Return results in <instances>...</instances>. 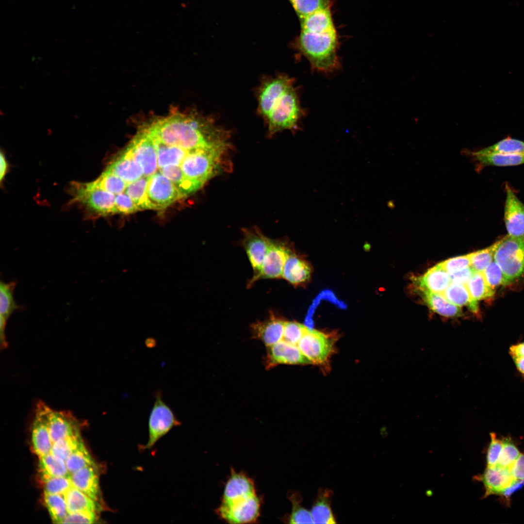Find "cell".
Returning a JSON list of instances; mask_svg holds the SVG:
<instances>
[{
	"label": "cell",
	"mask_w": 524,
	"mask_h": 524,
	"mask_svg": "<svg viewBox=\"0 0 524 524\" xmlns=\"http://www.w3.org/2000/svg\"><path fill=\"white\" fill-rule=\"evenodd\" d=\"M255 94L257 112L266 127L268 136L285 130H299L305 112L294 78L283 73L263 76Z\"/></svg>",
	"instance_id": "obj_1"
},
{
	"label": "cell",
	"mask_w": 524,
	"mask_h": 524,
	"mask_svg": "<svg viewBox=\"0 0 524 524\" xmlns=\"http://www.w3.org/2000/svg\"><path fill=\"white\" fill-rule=\"evenodd\" d=\"M293 47L308 60L312 70L328 73L340 66L337 54L339 40L336 30L322 33L301 31Z\"/></svg>",
	"instance_id": "obj_2"
},
{
	"label": "cell",
	"mask_w": 524,
	"mask_h": 524,
	"mask_svg": "<svg viewBox=\"0 0 524 524\" xmlns=\"http://www.w3.org/2000/svg\"><path fill=\"white\" fill-rule=\"evenodd\" d=\"M72 196L71 202L82 206L91 214L107 215L117 213L115 195L98 185L94 181L73 182L68 189Z\"/></svg>",
	"instance_id": "obj_3"
},
{
	"label": "cell",
	"mask_w": 524,
	"mask_h": 524,
	"mask_svg": "<svg viewBox=\"0 0 524 524\" xmlns=\"http://www.w3.org/2000/svg\"><path fill=\"white\" fill-rule=\"evenodd\" d=\"M493 259L501 268L506 284L524 276V238L508 234L495 242Z\"/></svg>",
	"instance_id": "obj_4"
},
{
	"label": "cell",
	"mask_w": 524,
	"mask_h": 524,
	"mask_svg": "<svg viewBox=\"0 0 524 524\" xmlns=\"http://www.w3.org/2000/svg\"><path fill=\"white\" fill-rule=\"evenodd\" d=\"M180 424L171 408L163 399L161 391H157L148 419V439L143 449L152 448L173 427Z\"/></svg>",
	"instance_id": "obj_5"
},
{
	"label": "cell",
	"mask_w": 524,
	"mask_h": 524,
	"mask_svg": "<svg viewBox=\"0 0 524 524\" xmlns=\"http://www.w3.org/2000/svg\"><path fill=\"white\" fill-rule=\"evenodd\" d=\"M261 500L255 494L230 502H222L216 512L221 518L230 524L252 523L260 515Z\"/></svg>",
	"instance_id": "obj_6"
},
{
	"label": "cell",
	"mask_w": 524,
	"mask_h": 524,
	"mask_svg": "<svg viewBox=\"0 0 524 524\" xmlns=\"http://www.w3.org/2000/svg\"><path fill=\"white\" fill-rule=\"evenodd\" d=\"M126 149L141 166L143 175L149 177L157 169V154L154 143L141 125Z\"/></svg>",
	"instance_id": "obj_7"
},
{
	"label": "cell",
	"mask_w": 524,
	"mask_h": 524,
	"mask_svg": "<svg viewBox=\"0 0 524 524\" xmlns=\"http://www.w3.org/2000/svg\"><path fill=\"white\" fill-rule=\"evenodd\" d=\"M147 196L149 209L162 210L184 197L176 186L161 172L148 177Z\"/></svg>",
	"instance_id": "obj_8"
},
{
	"label": "cell",
	"mask_w": 524,
	"mask_h": 524,
	"mask_svg": "<svg viewBox=\"0 0 524 524\" xmlns=\"http://www.w3.org/2000/svg\"><path fill=\"white\" fill-rule=\"evenodd\" d=\"M333 344V341L328 335L308 328L297 346L311 363L322 364L329 357Z\"/></svg>",
	"instance_id": "obj_9"
},
{
	"label": "cell",
	"mask_w": 524,
	"mask_h": 524,
	"mask_svg": "<svg viewBox=\"0 0 524 524\" xmlns=\"http://www.w3.org/2000/svg\"><path fill=\"white\" fill-rule=\"evenodd\" d=\"M290 252V249L282 241L272 240L260 272L249 280L247 287H251L259 279L281 278L285 263Z\"/></svg>",
	"instance_id": "obj_10"
},
{
	"label": "cell",
	"mask_w": 524,
	"mask_h": 524,
	"mask_svg": "<svg viewBox=\"0 0 524 524\" xmlns=\"http://www.w3.org/2000/svg\"><path fill=\"white\" fill-rule=\"evenodd\" d=\"M242 244L253 270V277L260 271L264 258L272 240L265 236L259 229H243Z\"/></svg>",
	"instance_id": "obj_11"
},
{
	"label": "cell",
	"mask_w": 524,
	"mask_h": 524,
	"mask_svg": "<svg viewBox=\"0 0 524 524\" xmlns=\"http://www.w3.org/2000/svg\"><path fill=\"white\" fill-rule=\"evenodd\" d=\"M505 190L504 219L508 234L524 238V204L507 183Z\"/></svg>",
	"instance_id": "obj_12"
},
{
	"label": "cell",
	"mask_w": 524,
	"mask_h": 524,
	"mask_svg": "<svg viewBox=\"0 0 524 524\" xmlns=\"http://www.w3.org/2000/svg\"><path fill=\"white\" fill-rule=\"evenodd\" d=\"M265 359L267 369L272 368L280 364H305L310 361L305 357L296 345L281 340L268 347Z\"/></svg>",
	"instance_id": "obj_13"
},
{
	"label": "cell",
	"mask_w": 524,
	"mask_h": 524,
	"mask_svg": "<svg viewBox=\"0 0 524 524\" xmlns=\"http://www.w3.org/2000/svg\"><path fill=\"white\" fill-rule=\"evenodd\" d=\"M46 418L52 444L61 439L80 431L78 421L69 412L55 410L47 405Z\"/></svg>",
	"instance_id": "obj_14"
},
{
	"label": "cell",
	"mask_w": 524,
	"mask_h": 524,
	"mask_svg": "<svg viewBox=\"0 0 524 524\" xmlns=\"http://www.w3.org/2000/svg\"><path fill=\"white\" fill-rule=\"evenodd\" d=\"M47 405L39 401L36 406L32 430V442L35 453L39 457L51 452V441L46 418Z\"/></svg>",
	"instance_id": "obj_15"
},
{
	"label": "cell",
	"mask_w": 524,
	"mask_h": 524,
	"mask_svg": "<svg viewBox=\"0 0 524 524\" xmlns=\"http://www.w3.org/2000/svg\"><path fill=\"white\" fill-rule=\"evenodd\" d=\"M285 321L271 311L268 318L257 321L251 326L253 338L261 340L267 347L282 340Z\"/></svg>",
	"instance_id": "obj_16"
},
{
	"label": "cell",
	"mask_w": 524,
	"mask_h": 524,
	"mask_svg": "<svg viewBox=\"0 0 524 524\" xmlns=\"http://www.w3.org/2000/svg\"><path fill=\"white\" fill-rule=\"evenodd\" d=\"M474 478L483 484L485 490L484 498L491 495H499L517 480L512 476L509 469L497 466L487 467L482 474L475 476Z\"/></svg>",
	"instance_id": "obj_17"
},
{
	"label": "cell",
	"mask_w": 524,
	"mask_h": 524,
	"mask_svg": "<svg viewBox=\"0 0 524 524\" xmlns=\"http://www.w3.org/2000/svg\"><path fill=\"white\" fill-rule=\"evenodd\" d=\"M256 494L253 480L246 474L231 470L224 488L222 502H230Z\"/></svg>",
	"instance_id": "obj_18"
},
{
	"label": "cell",
	"mask_w": 524,
	"mask_h": 524,
	"mask_svg": "<svg viewBox=\"0 0 524 524\" xmlns=\"http://www.w3.org/2000/svg\"><path fill=\"white\" fill-rule=\"evenodd\" d=\"M106 169L123 179L127 185L140 179L143 175L141 166L126 149L109 164Z\"/></svg>",
	"instance_id": "obj_19"
},
{
	"label": "cell",
	"mask_w": 524,
	"mask_h": 524,
	"mask_svg": "<svg viewBox=\"0 0 524 524\" xmlns=\"http://www.w3.org/2000/svg\"><path fill=\"white\" fill-rule=\"evenodd\" d=\"M15 281L0 283V343L1 348L7 347L5 330L7 322L14 311L19 309L14 298Z\"/></svg>",
	"instance_id": "obj_20"
},
{
	"label": "cell",
	"mask_w": 524,
	"mask_h": 524,
	"mask_svg": "<svg viewBox=\"0 0 524 524\" xmlns=\"http://www.w3.org/2000/svg\"><path fill=\"white\" fill-rule=\"evenodd\" d=\"M73 486L97 502L99 491V478L96 465L82 468L70 475Z\"/></svg>",
	"instance_id": "obj_21"
},
{
	"label": "cell",
	"mask_w": 524,
	"mask_h": 524,
	"mask_svg": "<svg viewBox=\"0 0 524 524\" xmlns=\"http://www.w3.org/2000/svg\"><path fill=\"white\" fill-rule=\"evenodd\" d=\"M415 281L419 289L437 294L443 292L452 282L449 273L439 263L416 278Z\"/></svg>",
	"instance_id": "obj_22"
},
{
	"label": "cell",
	"mask_w": 524,
	"mask_h": 524,
	"mask_svg": "<svg viewBox=\"0 0 524 524\" xmlns=\"http://www.w3.org/2000/svg\"><path fill=\"white\" fill-rule=\"evenodd\" d=\"M311 274L309 264L291 251L285 263L281 278L296 285L309 279Z\"/></svg>",
	"instance_id": "obj_23"
},
{
	"label": "cell",
	"mask_w": 524,
	"mask_h": 524,
	"mask_svg": "<svg viewBox=\"0 0 524 524\" xmlns=\"http://www.w3.org/2000/svg\"><path fill=\"white\" fill-rule=\"evenodd\" d=\"M300 20L303 31L322 33L336 30L330 7L316 11Z\"/></svg>",
	"instance_id": "obj_24"
},
{
	"label": "cell",
	"mask_w": 524,
	"mask_h": 524,
	"mask_svg": "<svg viewBox=\"0 0 524 524\" xmlns=\"http://www.w3.org/2000/svg\"><path fill=\"white\" fill-rule=\"evenodd\" d=\"M419 290L425 302L433 311L446 317L457 318L462 316L461 309L451 303L441 294Z\"/></svg>",
	"instance_id": "obj_25"
},
{
	"label": "cell",
	"mask_w": 524,
	"mask_h": 524,
	"mask_svg": "<svg viewBox=\"0 0 524 524\" xmlns=\"http://www.w3.org/2000/svg\"><path fill=\"white\" fill-rule=\"evenodd\" d=\"M441 294L455 305L466 306L473 312L478 311V303L473 299L465 284L451 282Z\"/></svg>",
	"instance_id": "obj_26"
},
{
	"label": "cell",
	"mask_w": 524,
	"mask_h": 524,
	"mask_svg": "<svg viewBox=\"0 0 524 524\" xmlns=\"http://www.w3.org/2000/svg\"><path fill=\"white\" fill-rule=\"evenodd\" d=\"M330 494L329 490H319L317 497L311 510L314 523L325 524L336 523L331 508Z\"/></svg>",
	"instance_id": "obj_27"
},
{
	"label": "cell",
	"mask_w": 524,
	"mask_h": 524,
	"mask_svg": "<svg viewBox=\"0 0 524 524\" xmlns=\"http://www.w3.org/2000/svg\"><path fill=\"white\" fill-rule=\"evenodd\" d=\"M480 168L488 166H510L524 164L523 154H475L471 153Z\"/></svg>",
	"instance_id": "obj_28"
},
{
	"label": "cell",
	"mask_w": 524,
	"mask_h": 524,
	"mask_svg": "<svg viewBox=\"0 0 524 524\" xmlns=\"http://www.w3.org/2000/svg\"><path fill=\"white\" fill-rule=\"evenodd\" d=\"M68 513L80 511L96 512L98 510L97 502L74 486L65 494Z\"/></svg>",
	"instance_id": "obj_29"
},
{
	"label": "cell",
	"mask_w": 524,
	"mask_h": 524,
	"mask_svg": "<svg viewBox=\"0 0 524 524\" xmlns=\"http://www.w3.org/2000/svg\"><path fill=\"white\" fill-rule=\"evenodd\" d=\"M39 458V473L41 478L70 476L65 461L56 457L51 452Z\"/></svg>",
	"instance_id": "obj_30"
},
{
	"label": "cell",
	"mask_w": 524,
	"mask_h": 524,
	"mask_svg": "<svg viewBox=\"0 0 524 524\" xmlns=\"http://www.w3.org/2000/svg\"><path fill=\"white\" fill-rule=\"evenodd\" d=\"M475 154H523L524 153V142L508 137L495 144L484 148L480 150L473 152Z\"/></svg>",
	"instance_id": "obj_31"
},
{
	"label": "cell",
	"mask_w": 524,
	"mask_h": 524,
	"mask_svg": "<svg viewBox=\"0 0 524 524\" xmlns=\"http://www.w3.org/2000/svg\"><path fill=\"white\" fill-rule=\"evenodd\" d=\"M83 443L79 431L55 442L52 444L50 452L56 457L66 461L67 458Z\"/></svg>",
	"instance_id": "obj_32"
},
{
	"label": "cell",
	"mask_w": 524,
	"mask_h": 524,
	"mask_svg": "<svg viewBox=\"0 0 524 524\" xmlns=\"http://www.w3.org/2000/svg\"><path fill=\"white\" fill-rule=\"evenodd\" d=\"M148 177L140 179L128 184L126 194L133 200L139 210L149 209L147 196Z\"/></svg>",
	"instance_id": "obj_33"
},
{
	"label": "cell",
	"mask_w": 524,
	"mask_h": 524,
	"mask_svg": "<svg viewBox=\"0 0 524 524\" xmlns=\"http://www.w3.org/2000/svg\"><path fill=\"white\" fill-rule=\"evenodd\" d=\"M466 285L472 297L477 302L494 295L495 291L488 285L482 272H475Z\"/></svg>",
	"instance_id": "obj_34"
},
{
	"label": "cell",
	"mask_w": 524,
	"mask_h": 524,
	"mask_svg": "<svg viewBox=\"0 0 524 524\" xmlns=\"http://www.w3.org/2000/svg\"><path fill=\"white\" fill-rule=\"evenodd\" d=\"M44 500L53 523L61 524L68 514L64 496L44 492Z\"/></svg>",
	"instance_id": "obj_35"
},
{
	"label": "cell",
	"mask_w": 524,
	"mask_h": 524,
	"mask_svg": "<svg viewBox=\"0 0 524 524\" xmlns=\"http://www.w3.org/2000/svg\"><path fill=\"white\" fill-rule=\"evenodd\" d=\"M65 462L70 475L84 467L95 465L84 443L67 458Z\"/></svg>",
	"instance_id": "obj_36"
},
{
	"label": "cell",
	"mask_w": 524,
	"mask_h": 524,
	"mask_svg": "<svg viewBox=\"0 0 524 524\" xmlns=\"http://www.w3.org/2000/svg\"><path fill=\"white\" fill-rule=\"evenodd\" d=\"M94 181L103 189L115 195L123 193L127 185L123 179L106 169Z\"/></svg>",
	"instance_id": "obj_37"
},
{
	"label": "cell",
	"mask_w": 524,
	"mask_h": 524,
	"mask_svg": "<svg viewBox=\"0 0 524 524\" xmlns=\"http://www.w3.org/2000/svg\"><path fill=\"white\" fill-rule=\"evenodd\" d=\"M502 448L496 466L510 469L521 453L509 436L502 439Z\"/></svg>",
	"instance_id": "obj_38"
},
{
	"label": "cell",
	"mask_w": 524,
	"mask_h": 524,
	"mask_svg": "<svg viewBox=\"0 0 524 524\" xmlns=\"http://www.w3.org/2000/svg\"><path fill=\"white\" fill-rule=\"evenodd\" d=\"M299 18L330 7L331 0H289Z\"/></svg>",
	"instance_id": "obj_39"
},
{
	"label": "cell",
	"mask_w": 524,
	"mask_h": 524,
	"mask_svg": "<svg viewBox=\"0 0 524 524\" xmlns=\"http://www.w3.org/2000/svg\"><path fill=\"white\" fill-rule=\"evenodd\" d=\"M44 483V492L64 496L73 487L70 476L47 477L41 478Z\"/></svg>",
	"instance_id": "obj_40"
},
{
	"label": "cell",
	"mask_w": 524,
	"mask_h": 524,
	"mask_svg": "<svg viewBox=\"0 0 524 524\" xmlns=\"http://www.w3.org/2000/svg\"><path fill=\"white\" fill-rule=\"evenodd\" d=\"M495 244L491 246L472 253L471 266L476 272H482L494 260Z\"/></svg>",
	"instance_id": "obj_41"
},
{
	"label": "cell",
	"mask_w": 524,
	"mask_h": 524,
	"mask_svg": "<svg viewBox=\"0 0 524 524\" xmlns=\"http://www.w3.org/2000/svg\"><path fill=\"white\" fill-rule=\"evenodd\" d=\"M290 499L292 504V510L288 519V523L290 524H313L311 511L310 512L300 505L296 495L291 494Z\"/></svg>",
	"instance_id": "obj_42"
},
{
	"label": "cell",
	"mask_w": 524,
	"mask_h": 524,
	"mask_svg": "<svg viewBox=\"0 0 524 524\" xmlns=\"http://www.w3.org/2000/svg\"><path fill=\"white\" fill-rule=\"evenodd\" d=\"M482 272L487 284L494 291L500 285H507L502 271L494 260Z\"/></svg>",
	"instance_id": "obj_43"
},
{
	"label": "cell",
	"mask_w": 524,
	"mask_h": 524,
	"mask_svg": "<svg viewBox=\"0 0 524 524\" xmlns=\"http://www.w3.org/2000/svg\"><path fill=\"white\" fill-rule=\"evenodd\" d=\"M307 328L306 326L296 322H285L282 340L297 345Z\"/></svg>",
	"instance_id": "obj_44"
},
{
	"label": "cell",
	"mask_w": 524,
	"mask_h": 524,
	"mask_svg": "<svg viewBox=\"0 0 524 524\" xmlns=\"http://www.w3.org/2000/svg\"><path fill=\"white\" fill-rule=\"evenodd\" d=\"M490 437L491 442L487 451L486 461L487 467H493L497 465L502 448V442L493 432L490 433Z\"/></svg>",
	"instance_id": "obj_45"
},
{
	"label": "cell",
	"mask_w": 524,
	"mask_h": 524,
	"mask_svg": "<svg viewBox=\"0 0 524 524\" xmlns=\"http://www.w3.org/2000/svg\"><path fill=\"white\" fill-rule=\"evenodd\" d=\"M472 253L454 257L440 263L441 266L448 273L456 272L471 265Z\"/></svg>",
	"instance_id": "obj_46"
},
{
	"label": "cell",
	"mask_w": 524,
	"mask_h": 524,
	"mask_svg": "<svg viewBox=\"0 0 524 524\" xmlns=\"http://www.w3.org/2000/svg\"><path fill=\"white\" fill-rule=\"evenodd\" d=\"M115 205L117 213L129 214L139 210L133 200L126 193L115 196Z\"/></svg>",
	"instance_id": "obj_47"
},
{
	"label": "cell",
	"mask_w": 524,
	"mask_h": 524,
	"mask_svg": "<svg viewBox=\"0 0 524 524\" xmlns=\"http://www.w3.org/2000/svg\"><path fill=\"white\" fill-rule=\"evenodd\" d=\"M96 520V512L80 511L68 513L61 524H93Z\"/></svg>",
	"instance_id": "obj_48"
},
{
	"label": "cell",
	"mask_w": 524,
	"mask_h": 524,
	"mask_svg": "<svg viewBox=\"0 0 524 524\" xmlns=\"http://www.w3.org/2000/svg\"><path fill=\"white\" fill-rule=\"evenodd\" d=\"M471 266L461 270L449 273L452 282L466 284L475 272Z\"/></svg>",
	"instance_id": "obj_49"
},
{
	"label": "cell",
	"mask_w": 524,
	"mask_h": 524,
	"mask_svg": "<svg viewBox=\"0 0 524 524\" xmlns=\"http://www.w3.org/2000/svg\"><path fill=\"white\" fill-rule=\"evenodd\" d=\"M509 469L514 478L524 480V454H520Z\"/></svg>",
	"instance_id": "obj_50"
},
{
	"label": "cell",
	"mask_w": 524,
	"mask_h": 524,
	"mask_svg": "<svg viewBox=\"0 0 524 524\" xmlns=\"http://www.w3.org/2000/svg\"><path fill=\"white\" fill-rule=\"evenodd\" d=\"M524 486V480L517 479L511 485L505 489L499 495L503 497L505 501L508 504L509 499L512 494Z\"/></svg>",
	"instance_id": "obj_51"
},
{
	"label": "cell",
	"mask_w": 524,
	"mask_h": 524,
	"mask_svg": "<svg viewBox=\"0 0 524 524\" xmlns=\"http://www.w3.org/2000/svg\"><path fill=\"white\" fill-rule=\"evenodd\" d=\"M0 183H1L2 182L3 180L4 179V178H5L6 174L8 172V164L7 160H6V159L5 158V156L3 152H2V151H0Z\"/></svg>",
	"instance_id": "obj_52"
},
{
	"label": "cell",
	"mask_w": 524,
	"mask_h": 524,
	"mask_svg": "<svg viewBox=\"0 0 524 524\" xmlns=\"http://www.w3.org/2000/svg\"><path fill=\"white\" fill-rule=\"evenodd\" d=\"M509 353L512 358L524 357V343L512 345L509 349Z\"/></svg>",
	"instance_id": "obj_53"
},
{
	"label": "cell",
	"mask_w": 524,
	"mask_h": 524,
	"mask_svg": "<svg viewBox=\"0 0 524 524\" xmlns=\"http://www.w3.org/2000/svg\"><path fill=\"white\" fill-rule=\"evenodd\" d=\"M517 369L524 375V357L513 358Z\"/></svg>",
	"instance_id": "obj_54"
}]
</instances>
